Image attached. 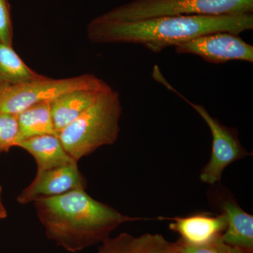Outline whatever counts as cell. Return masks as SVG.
<instances>
[{
	"mask_svg": "<svg viewBox=\"0 0 253 253\" xmlns=\"http://www.w3.org/2000/svg\"><path fill=\"white\" fill-rule=\"evenodd\" d=\"M155 80L168 89L174 91L184 100L204 120L212 133V144L211 158L200 173V179L206 184H217L221 181L223 172L231 163L250 156L239 140V133L234 128L228 127L213 118L206 108L201 104H194L176 90L161 73L155 76Z\"/></svg>",
	"mask_w": 253,
	"mask_h": 253,
	"instance_id": "8992f818",
	"label": "cell"
},
{
	"mask_svg": "<svg viewBox=\"0 0 253 253\" xmlns=\"http://www.w3.org/2000/svg\"><path fill=\"white\" fill-rule=\"evenodd\" d=\"M16 116L18 125L17 144L19 141L35 136L57 135L51 116V101L34 105Z\"/></svg>",
	"mask_w": 253,
	"mask_h": 253,
	"instance_id": "4fadbf2b",
	"label": "cell"
},
{
	"mask_svg": "<svg viewBox=\"0 0 253 253\" xmlns=\"http://www.w3.org/2000/svg\"><path fill=\"white\" fill-rule=\"evenodd\" d=\"M253 13V0H133L98 16L135 21L172 16H224Z\"/></svg>",
	"mask_w": 253,
	"mask_h": 253,
	"instance_id": "277c9868",
	"label": "cell"
},
{
	"mask_svg": "<svg viewBox=\"0 0 253 253\" xmlns=\"http://www.w3.org/2000/svg\"><path fill=\"white\" fill-rule=\"evenodd\" d=\"M253 29V13L224 16H161L135 21H112L96 16L86 33L93 43L139 44L161 52L198 37L219 32L235 33Z\"/></svg>",
	"mask_w": 253,
	"mask_h": 253,
	"instance_id": "6da1fadb",
	"label": "cell"
},
{
	"mask_svg": "<svg viewBox=\"0 0 253 253\" xmlns=\"http://www.w3.org/2000/svg\"><path fill=\"white\" fill-rule=\"evenodd\" d=\"M14 30L8 0H0V41L13 46Z\"/></svg>",
	"mask_w": 253,
	"mask_h": 253,
	"instance_id": "ac0fdd59",
	"label": "cell"
},
{
	"mask_svg": "<svg viewBox=\"0 0 253 253\" xmlns=\"http://www.w3.org/2000/svg\"><path fill=\"white\" fill-rule=\"evenodd\" d=\"M121 96L110 87L78 119L57 134L63 148L78 163L101 146L117 141L122 115Z\"/></svg>",
	"mask_w": 253,
	"mask_h": 253,
	"instance_id": "3957f363",
	"label": "cell"
},
{
	"mask_svg": "<svg viewBox=\"0 0 253 253\" xmlns=\"http://www.w3.org/2000/svg\"><path fill=\"white\" fill-rule=\"evenodd\" d=\"M16 147L26 150L34 158L38 170H46L78 163L63 148L57 135L46 134L19 141Z\"/></svg>",
	"mask_w": 253,
	"mask_h": 253,
	"instance_id": "7c38bea8",
	"label": "cell"
},
{
	"mask_svg": "<svg viewBox=\"0 0 253 253\" xmlns=\"http://www.w3.org/2000/svg\"><path fill=\"white\" fill-rule=\"evenodd\" d=\"M177 244L179 253H252V251L226 244L221 239V235L201 246H191L181 241L177 242Z\"/></svg>",
	"mask_w": 253,
	"mask_h": 253,
	"instance_id": "2e32d148",
	"label": "cell"
},
{
	"mask_svg": "<svg viewBox=\"0 0 253 253\" xmlns=\"http://www.w3.org/2000/svg\"><path fill=\"white\" fill-rule=\"evenodd\" d=\"M44 77L31 69L14 51L13 46L0 41V88L17 85Z\"/></svg>",
	"mask_w": 253,
	"mask_h": 253,
	"instance_id": "5bb4252c",
	"label": "cell"
},
{
	"mask_svg": "<svg viewBox=\"0 0 253 253\" xmlns=\"http://www.w3.org/2000/svg\"><path fill=\"white\" fill-rule=\"evenodd\" d=\"M133 237L126 232L116 237H109L103 241L97 253H128Z\"/></svg>",
	"mask_w": 253,
	"mask_h": 253,
	"instance_id": "d6986e66",
	"label": "cell"
},
{
	"mask_svg": "<svg viewBox=\"0 0 253 253\" xmlns=\"http://www.w3.org/2000/svg\"><path fill=\"white\" fill-rule=\"evenodd\" d=\"M128 253H179V246L161 234L146 233L133 237Z\"/></svg>",
	"mask_w": 253,
	"mask_h": 253,
	"instance_id": "9a60e30c",
	"label": "cell"
},
{
	"mask_svg": "<svg viewBox=\"0 0 253 253\" xmlns=\"http://www.w3.org/2000/svg\"><path fill=\"white\" fill-rule=\"evenodd\" d=\"M221 214L226 219V230L221 239L226 244L253 251V216L245 212L235 200L229 196L220 198L219 201Z\"/></svg>",
	"mask_w": 253,
	"mask_h": 253,
	"instance_id": "8fae6325",
	"label": "cell"
},
{
	"mask_svg": "<svg viewBox=\"0 0 253 253\" xmlns=\"http://www.w3.org/2000/svg\"><path fill=\"white\" fill-rule=\"evenodd\" d=\"M1 193H2V188L0 185V220L5 219L8 215L7 211L1 200Z\"/></svg>",
	"mask_w": 253,
	"mask_h": 253,
	"instance_id": "ffe728a7",
	"label": "cell"
},
{
	"mask_svg": "<svg viewBox=\"0 0 253 253\" xmlns=\"http://www.w3.org/2000/svg\"><path fill=\"white\" fill-rule=\"evenodd\" d=\"M86 184L85 176L78 169V163L38 170L33 181L18 195L17 201L21 205L31 204L76 190L86 189Z\"/></svg>",
	"mask_w": 253,
	"mask_h": 253,
	"instance_id": "ba28073f",
	"label": "cell"
},
{
	"mask_svg": "<svg viewBox=\"0 0 253 253\" xmlns=\"http://www.w3.org/2000/svg\"><path fill=\"white\" fill-rule=\"evenodd\" d=\"M33 204L46 237L71 253L103 242L124 223L143 219L123 214L96 201L85 189L38 200Z\"/></svg>",
	"mask_w": 253,
	"mask_h": 253,
	"instance_id": "7a4b0ae2",
	"label": "cell"
},
{
	"mask_svg": "<svg viewBox=\"0 0 253 253\" xmlns=\"http://www.w3.org/2000/svg\"><path fill=\"white\" fill-rule=\"evenodd\" d=\"M169 229L181 236V242L201 246L220 236L227 223L224 214L213 216L211 213H197L187 217L172 218Z\"/></svg>",
	"mask_w": 253,
	"mask_h": 253,
	"instance_id": "9c48e42d",
	"label": "cell"
},
{
	"mask_svg": "<svg viewBox=\"0 0 253 253\" xmlns=\"http://www.w3.org/2000/svg\"><path fill=\"white\" fill-rule=\"evenodd\" d=\"M106 82L92 74L51 79L44 78L17 85L0 88V111L17 115L23 111L76 89L96 87Z\"/></svg>",
	"mask_w": 253,
	"mask_h": 253,
	"instance_id": "5b68a950",
	"label": "cell"
},
{
	"mask_svg": "<svg viewBox=\"0 0 253 253\" xmlns=\"http://www.w3.org/2000/svg\"><path fill=\"white\" fill-rule=\"evenodd\" d=\"M110 87L106 83L96 87L68 91L51 101V116L56 133L78 119Z\"/></svg>",
	"mask_w": 253,
	"mask_h": 253,
	"instance_id": "30bf717a",
	"label": "cell"
},
{
	"mask_svg": "<svg viewBox=\"0 0 253 253\" xmlns=\"http://www.w3.org/2000/svg\"><path fill=\"white\" fill-rule=\"evenodd\" d=\"M18 140L17 116L0 111V154L15 147Z\"/></svg>",
	"mask_w": 253,
	"mask_h": 253,
	"instance_id": "e0dca14e",
	"label": "cell"
},
{
	"mask_svg": "<svg viewBox=\"0 0 253 253\" xmlns=\"http://www.w3.org/2000/svg\"><path fill=\"white\" fill-rule=\"evenodd\" d=\"M177 54H194L207 62H253V46L235 33L219 32L198 37L174 46Z\"/></svg>",
	"mask_w": 253,
	"mask_h": 253,
	"instance_id": "52a82bcc",
	"label": "cell"
}]
</instances>
